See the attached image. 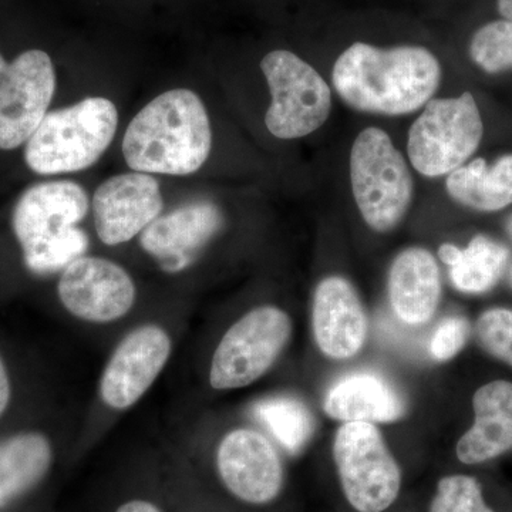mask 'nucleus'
I'll return each mask as SVG.
<instances>
[{
  "label": "nucleus",
  "mask_w": 512,
  "mask_h": 512,
  "mask_svg": "<svg viewBox=\"0 0 512 512\" xmlns=\"http://www.w3.org/2000/svg\"><path fill=\"white\" fill-rule=\"evenodd\" d=\"M441 80L437 57L420 46L393 49L355 43L333 67V86L350 107L404 116L430 101Z\"/></svg>",
  "instance_id": "1"
},
{
  "label": "nucleus",
  "mask_w": 512,
  "mask_h": 512,
  "mask_svg": "<svg viewBox=\"0 0 512 512\" xmlns=\"http://www.w3.org/2000/svg\"><path fill=\"white\" fill-rule=\"evenodd\" d=\"M210 117L200 97L188 89L165 92L128 124L123 154L137 173L190 175L210 157Z\"/></svg>",
  "instance_id": "2"
},
{
  "label": "nucleus",
  "mask_w": 512,
  "mask_h": 512,
  "mask_svg": "<svg viewBox=\"0 0 512 512\" xmlns=\"http://www.w3.org/2000/svg\"><path fill=\"white\" fill-rule=\"evenodd\" d=\"M89 197L72 181H46L20 195L12 214V228L32 274L62 272L86 255L89 239L79 228L89 212Z\"/></svg>",
  "instance_id": "3"
},
{
  "label": "nucleus",
  "mask_w": 512,
  "mask_h": 512,
  "mask_svg": "<svg viewBox=\"0 0 512 512\" xmlns=\"http://www.w3.org/2000/svg\"><path fill=\"white\" fill-rule=\"evenodd\" d=\"M117 126L116 106L104 97L49 111L25 144L26 164L39 175L86 170L109 148Z\"/></svg>",
  "instance_id": "4"
},
{
  "label": "nucleus",
  "mask_w": 512,
  "mask_h": 512,
  "mask_svg": "<svg viewBox=\"0 0 512 512\" xmlns=\"http://www.w3.org/2000/svg\"><path fill=\"white\" fill-rule=\"evenodd\" d=\"M353 197L363 220L377 232H389L403 220L413 195L412 174L389 134L369 127L350 153Z\"/></svg>",
  "instance_id": "5"
},
{
  "label": "nucleus",
  "mask_w": 512,
  "mask_h": 512,
  "mask_svg": "<svg viewBox=\"0 0 512 512\" xmlns=\"http://www.w3.org/2000/svg\"><path fill=\"white\" fill-rule=\"evenodd\" d=\"M291 335V318L276 306H258L245 313L224 333L212 355V389H242L261 379L284 352Z\"/></svg>",
  "instance_id": "6"
},
{
  "label": "nucleus",
  "mask_w": 512,
  "mask_h": 512,
  "mask_svg": "<svg viewBox=\"0 0 512 512\" xmlns=\"http://www.w3.org/2000/svg\"><path fill=\"white\" fill-rule=\"evenodd\" d=\"M483 133L473 94L429 101L409 131L410 161L426 177L453 173L476 153Z\"/></svg>",
  "instance_id": "7"
},
{
  "label": "nucleus",
  "mask_w": 512,
  "mask_h": 512,
  "mask_svg": "<svg viewBox=\"0 0 512 512\" xmlns=\"http://www.w3.org/2000/svg\"><path fill=\"white\" fill-rule=\"evenodd\" d=\"M271 90L265 124L281 140L309 136L329 119L332 93L322 76L288 50L268 53L261 63Z\"/></svg>",
  "instance_id": "8"
},
{
  "label": "nucleus",
  "mask_w": 512,
  "mask_h": 512,
  "mask_svg": "<svg viewBox=\"0 0 512 512\" xmlns=\"http://www.w3.org/2000/svg\"><path fill=\"white\" fill-rule=\"evenodd\" d=\"M333 458L349 504L382 512L399 497L402 471L375 424L349 421L338 430Z\"/></svg>",
  "instance_id": "9"
},
{
  "label": "nucleus",
  "mask_w": 512,
  "mask_h": 512,
  "mask_svg": "<svg viewBox=\"0 0 512 512\" xmlns=\"http://www.w3.org/2000/svg\"><path fill=\"white\" fill-rule=\"evenodd\" d=\"M56 92L52 59L32 49L6 62L0 53V150L25 146L49 113Z\"/></svg>",
  "instance_id": "10"
},
{
  "label": "nucleus",
  "mask_w": 512,
  "mask_h": 512,
  "mask_svg": "<svg viewBox=\"0 0 512 512\" xmlns=\"http://www.w3.org/2000/svg\"><path fill=\"white\" fill-rule=\"evenodd\" d=\"M57 295L73 318L109 325L131 312L137 288L123 266L100 256L83 255L63 269Z\"/></svg>",
  "instance_id": "11"
},
{
  "label": "nucleus",
  "mask_w": 512,
  "mask_h": 512,
  "mask_svg": "<svg viewBox=\"0 0 512 512\" xmlns=\"http://www.w3.org/2000/svg\"><path fill=\"white\" fill-rule=\"evenodd\" d=\"M173 339L157 323H144L127 333L101 373L99 394L109 409L128 410L143 399L167 366Z\"/></svg>",
  "instance_id": "12"
},
{
  "label": "nucleus",
  "mask_w": 512,
  "mask_h": 512,
  "mask_svg": "<svg viewBox=\"0 0 512 512\" xmlns=\"http://www.w3.org/2000/svg\"><path fill=\"white\" fill-rule=\"evenodd\" d=\"M215 463L222 484L244 503H271L284 487L281 456L259 431L247 427L229 431L218 444Z\"/></svg>",
  "instance_id": "13"
},
{
  "label": "nucleus",
  "mask_w": 512,
  "mask_h": 512,
  "mask_svg": "<svg viewBox=\"0 0 512 512\" xmlns=\"http://www.w3.org/2000/svg\"><path fill=\"white\" fill-rule=\"evenodd\" d=\"M92 207L97 237L117 247L150 227L163 214L164 200L153 175L134 171L104 181L94 192Z\"/></svg>",
  "instance_id": "14"
},
{
  "label": "nucleus",
  "mask_w": 512,
  "mask_h": 512,
  "mask_svg": "<svg viewBox=\"0 0 512 512\" xmlns=\"http://www.w3.org/2000/svg\"><path fill=\"white\" fill-rule=\"evenodd\" d=\"M222 224L224 218L217 205L191 202L160 215L141 232L140 244L165 271L177 272L191 264L194 256L220 232Z\"/></svg>",
  "instance_id": "15"
},
{
  "label": "nucleus",
  "mask_w": 512,
  "mask_h": 512,
  "mask_svg": "<svg viewBox=\"0 0 512 512\" xmlns=\"http://www.w3.org/2000/svg\"><path fill=\"white\" fill-rule=\"evenodd\" d=\"M312 323L316 345L330 359H349L365 345L366 313L345 278L329 276L320 282L313 298Z\"/></svg>",
  "instance_id": "16"
},
{
  "label": "nucleus",
  "mask_w": 512,
  "mask_h": 512,
  "mask_svg": "<svg viewBox=\"0 0 512 512\" xmlns=\"http://www.w3.org/2000/svg\"><path fill=\"white\" fill-rule=\"evenodd\" d=\"M473 427L458 440L456 453L464 464H480L512 448V383L484 384L473 399Z\"/></svg>",
  "instance_id": "17"
},
{
  "label": "nucleus",
  "mask_w": 512,
  "mask_h": 512,
  "mask_svg": "<svg viewBox=\"0 0 512 512\" xmlns=\"http://www.w3.org/2000/svg\"><path fill=\"white\" fill-rule=\"evenodd\" d=\"M440 296L439 265L427 249L409 248L397 255L389 274V299L397 318L409 325L429 322Z\"/></svg>",
  "instance_id": "18"
},
{
  "label": "nucleus",
  "mask_w": 512,
  "mask_h": 512,
  "mask_svg": "<svg viewBox=\"0 0 512 512\" xmlns=\"http://www.w3.org/2000/svg\"><path fill=\"white\" fill-rule=\"evenodd\" d=\"M323 409L335 420L393 423L404 414V403L392 384L373 373H355L326 394Z\"/></svg>",
  "instance_id": "19"
},
{
  "label": "nucleus",
  "mask_w": 512,
  "mask_h": 512,
  "mask_svg": "<svg viewBox=\"0 0 512 512\" xmlns=\"http://www.w3.org/2000/svg\"><path fill=\"white\" fill-rule=\"evenodd\" d=\"M53 457L52 443L39 431H20L0 439V511L45 480Z\"/></svg>",
  "instance_id": "20"
},
{
  "label": "nucleus",
  "mask_w": 512,
  "mask_h": 512,
  "mask_svg": "<svg viewBox=\"0 0 512 512\" xmlns=\"http://www.w3.org/2000/svg\"><path fill=\"white\" fill-rule=\"evenodd\" d=\"M453 200L473 210L494 212L512 204V154L488 167L483 158L457 168L446 183Z\"/></svg>",
  "instance_id": "21"
},
{
  "label": "nucleus",
  "mask_w": 512,
  "mask_h": 512,
  "mask_svg": "<svg viewBox=\"0 0 512 512\" xmlns=\"http://www.w3.org/2000/svg\"><path fill=\"white\" fill-rule=\"evenodd\" d=\"M510 252L503 245L478 235L461 249L460 258L450 266V278L454 288L464 293L490 291L503 275Z\"/></svg>",
  "instance_id": "22"
},
{
  "label": "nucleus",
  "mask_w": 512,
  "mask_h": 512,
  "mask_svg": "<svg viewBox=\"0 0 512 512\" xmlns=\"http://www.w3.org/2000/svg\"><path fill=\"white\" fill-rule=\"evenodd\" d=\"M259 419L291 453H298L313 431L312 414L305 404L295 399H274L261 403L256 409Z\"/></svg>",
  "instance_id": "23"
},
{
  "label": "nucleus",
  "mask_w": 512,
  "mask_h": 512,
  "mask_svg": "<svg viewBox=\"0 0 512 512\" xmlns=\"http://www.w3.org/2000/svg\"><path fill=\"white\" fill-rule=\"evenodd\" d=\"M470 56L480 69L490 74L512 70V22L495 20L474 33Z\"/></svg>",
  "instance_id": "24"
},
{
  "label": "nucleus",
  "mask_w": 512,
  "mask_h": 512,
  "mask_svg": "<svg viewBox=\"0 0 512 512\" xmlns=\"http://www.w3.org/2000/svg\"><path fill=\"white\" fill-rule=\"evenodd\" d=\"M430 512H494L485 504L483 490L476 478L450 476L441 478Z\"/></svg>",
  "instance_id": "25"
},
{
  "label": "nucleus",
  "mask_w": 512,
  "mask_h": 512,
  "mask_svg": "<svg viewBox=\"0 0 512 512\" xmlns=\"http://www.w3.org/2000/svg\"><path fill=\"white\" fill-rule=\"evenodd\" d=\"M477 338L485 352L512 366V311L484 312L477 322Z\"/></svg>",
  "instance_id": "26"
},
{
  "label": "nucleus",
  "mask_w": 512,
  "mask_h": 512,
  "mask_svg": "<svg viewBox=\"0 0 512 512\" xmlns=\"http://www.w3.org/2000/svg\"><path fill=\"white\" fill-rule=\"evenodd\" d=\"M470 323L464 318H448L441 322L430 342V352L439 362L453 359L466 345Z\"/></svg>",
  "instance_id": "27"
},
{
  "label": "nucleus",
  "mask_w": 512,
  "mask_h": 512,
  "mask_svg": "<svg viewBox=\"0 0 512 512\" xmlns=\"http://www.w3.org/2000/svg\"><path fill=\"white\" fill-rule=\"evenodd\" d=\"M10 400H12V383H10L8 367L0 355V417L9 409Z\"/></svg>",
  "instance_id": "28"
},
{
  "label": "nucleus",
  "mask_w": 512,
  "mask_h": 512,
  "mask_svg": "<svg viewBox=\"0 0 512 512\" xmlns=\"http://www.w3.org/2000/svg\"><path fill=\"white\" fill-rule=\"evenodd\" d=\"M116 512H163L147 500H131L117 508Z\"/></svg>",
  "instance_id": "29"
},
{
  "label": "nucleus",
  "mask_w": 512,
  "mask_h": 512,
  "mask_svg": "<svg viewBox=\"0 0 512 512\" xmlns=\"http://www.w3.org/2000/svg\"><path fill=\"white\" fill-rule=\"evenodd\" d=\"M461 249L456 247V245L451 244H443L439 249V256L441 261L448 266H453L460 258Z\"/></svg>",
  "instance_id": "30"
},
{
  "label": "nucleus",
  "mask_w": 512,
  "mask_h": 512,
  "mask_svg": "<svg viewBox=\"0 0 512 512\" xmlns=\"http://www.w3.org/2000/svg\"><path fill=\"white\" fill-rule=\"evenodd\" d=\"M497 8L505 20L512 22V0H498Z\"/></svg>",
  "instance_id": "31"
},
{
  "label": "nucleus",
  "mask_w": 512,
  "mask_h": 512,
  "mask_svg": "<svg viewBox=\"0 0 512 512\" xmlns=\"http://www.w3.org/2000/svg\"><path fill=\"white\" fill-rule=\"evenodd\" d=\"M507 232L510 234V237L512 238V217L510 220L507 221Z\"/></svg>",
  "instance_id": "32"
},
{
  "label": "nucleus",
  "mask_w": 512,
  "mask_h": 512,
  "mask_svg": "<svg viewBox=\"0 0 512 512\" xmlns=\"http://www.w3.org/2000/svg\"><path fill=\"white\" fill-rule=\"evenodd\" d=\"M510 285L512 286V268H511V271H510Z\"/></svg>",
  "instance_id": "33"
}]
</instances>
